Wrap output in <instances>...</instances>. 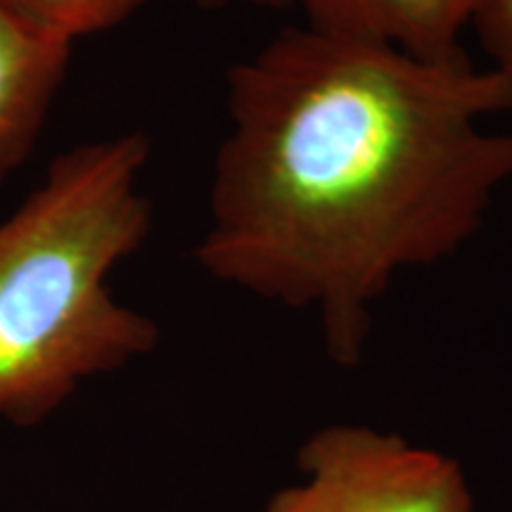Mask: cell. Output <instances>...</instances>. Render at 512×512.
Segmentation results:
<instances>
[{
    "mask_svg": "<svg viewBox=\"0 0 512 512\" xmlns=\"http://www.w3.org/2000/svg\"><path fill=\"white\" fill-rule=\"evenodd\" d=\"M228 133L214 159L195 259L211 278L313 309L354 366L373 306L401 271L441 264L512 181V81L472 57L290 27L228 69Z\"/></svg>",
    "mask_w": 512,
    "mask_h": 512,
    "instance_id": "obj_1",
    "label": "cell"
},
{
    "mask_svg": "<svg viewBox=\"0 0 512 512\" xmlns=\"http://www.w3.org/2000/svg\"><path fill=\"white\" fill-rule=\"evenodd\" d=\"M150 152L136 131L69 147L0 221V425H38L157 347L155 320L110 287L152 230Z\"/></svg>",
    "mask_w": 512,
    "mask_h": 512,
    "instance_id": "obj_2",
    "label": "cell"
},
{
    "mask_svg": "<svg viewBox=\"0 0 512 512\" xmlns=\"http://www.w3.org/2000/svg\"><path fill=\"white\" fill-rule=\"evenodd\" d=\"M306 479L264 512H472L460 465L370 427H325L299 453Z\"/></svg>",
    "mask_w": 512,
    "mask_h": 512,
    "instance_id": "obj_3",
    "label": "cell"
},
{
    "mask_svg": "<svg viewBox=\"0 0 512 512\" xmlns=\"http://www.w3.org/2000/svg\"><path fill=\"white\" fill-rule=\"evenodd\" d=\"M74 43L0 3V188L34 152Z\"/></svg>",
    "mask_w": 512,
    "mask_h": 512,
    "instance_id": "obj_4",
    "label": "cell"
},
{
    "mask_svg": "<svg viewBox=\"0 0 512 512\" xmlns=\"http://www.w3.org/2000/svg\"><path fill=\"white\" fill-rule=\"evenodd\" d=\"M306 27L387 46L427 62L467 57L460 38L479 0H294Z\"/></svg>",
    "mask_w": 512,
    "mask_h": 512,
    "instance_id": "obj_5",
    "label": "cell"
},
{
    "mask_svg": "<svg viewBox=\"0 0 512 512\" xmlns=\"http://www.w3.org/2000/svg\"><path fill=\"white\" fill-rule=\"evenodd\" d=\"M0 3L38 27L74 43L83 36L119 27L128 17L143 10L150 0H0Z\"/></svg>",
    "mask_w": 512,
    "mask_h": 512,
    "instance_id": "obj_6",
    "label": "cell"
},
{
    "mask_svg": "<svg viewBox=\"0 0 512 512\" xmlns=\"http://www.w3.org/2000/svg\"><path fill=\"white\" fill-rule=\"evenodd\" d=\"M470 29L489 67L512 81V0H479Z\"/></svg>",
    "mask_w": 512,
    "mask_h": 512,
    "instance_id": "obj_7",
    "label": "cell"
},
{
    "mask_svg": "<svg viewBox=\"0 0 512 512\" xmlns=\"http://www.w3.org/2000/svg\"><path fill=\"white\" fill-rule=\"evenodd\" d=\"M183 3L197 5L202 10H219L228 8V5H252V8L261 10H285L294 5V0H183Z\"/></svg>",
    "mask_w": 512,
    "mask_h": 512,
    "instance_id": "obj_8",
    "label": "cell"
}]
</instances>
